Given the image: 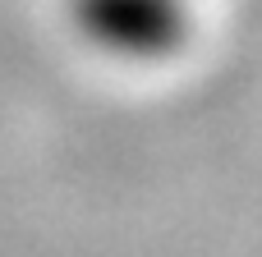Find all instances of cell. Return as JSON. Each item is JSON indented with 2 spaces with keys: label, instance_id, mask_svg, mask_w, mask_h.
I'll return each mask as SVG.
<instances>
[{
  "label": "cell",
  "instance_id": "obj_1",
  "mask_svg": "<svg viewBox=\"0 0 262 257\" xmlns=\"http://www.w3.org/2000/svg\"><path fill=\"white\" fill-rule=\"evenodd\" d=\"M74 32L120 64L175 60L198 28L193 0H69Z\"/></svg>",
  "mask_w": 262,
  "mask_h": 257
}]
</instances>
